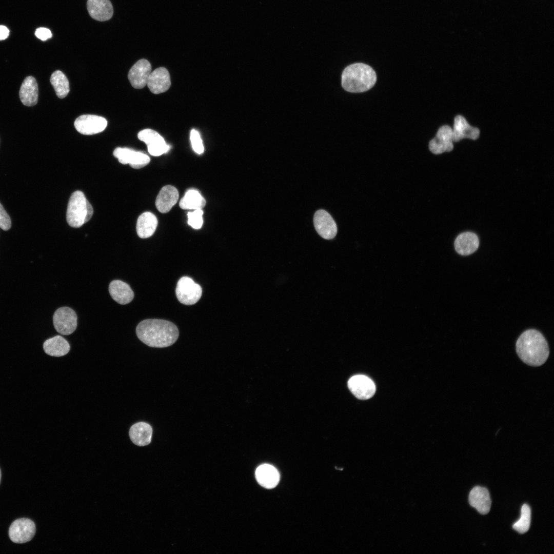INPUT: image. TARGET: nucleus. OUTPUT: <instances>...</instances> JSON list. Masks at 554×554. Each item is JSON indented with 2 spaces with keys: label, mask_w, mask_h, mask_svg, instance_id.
Segmentation results:
<instances>
[{
  "label": "nucleus",
  "mask_w": 554,
  "mask_h": 554,
  "mask_svg": "<svg viewBox=\"0 0 554 554\" xmlns=\"http://www.w3.org/2000/svg\"><path fill=\"white\" fill-rule=\"evenodd\" d=\"M157 225V220L154 214L150 212L143 213L137 220L136 232L138 236L142 239L150 237L155 232Z\"/></svg>",
  "instance_id": "393cba45"
},
{
  "label": "nucleus",
  "mask_w": 554,
  "mask_h": 554,
  "mask_svg": "<svg viewBox=\"0 0 554 554\" xmlns=\"http://www.w3.org/2000/svg\"><path fill=\"white\" fill-rule=\"evenodd\" d=\"M152 428L148 423L140 422L133 424L130 428L129 436L131 441L136 445L145 446L149 445L152 439Z\"/></svg>",
  "instance_id": "4be33fe9"
},
{
  "label": "nucleus",
  "mask_w": 554,
  "mask_h": 554,
  "mask_svg": "<svg viewBox=\"0 0 554 554\" xmlns=\"http://www.w3.org/2000/svg\"><path fill=\"white\" fill-rule=\"evenodd\" d=\"M137 137L147 145L149 153L153 156H160L167 152L170 148L164 138L152 129H145L140 131Z\"/></svg>",
  "instance_id": "1a4fd4ad"
},
{
  "label": "nucleus",
  "mask_w": 554,
  "mask_h": 554,
  "mask_svg": "<svg viewBox=\"0 0 554 554\" xmlns=\"http://www.w3.org/2000/svg\"><path fill=\"white\" fill-rule=\"evenodd\" d=\"M1 470H0V482H1Z\"/></svg>",
  "instance_id": "f704fd0d"
},
{
  "label": "nucleus",
  "mask_w": 554,
  "mask_h": 554,
  "mask_svg": "<svg viewBox=\"0 0 554 554\" xmlns=\"http://www.w3.org/2000/svg\"><path fill=\"white\" fill-rule=\"evenodd\" d=\"M35 34L36 36L42 41H46L52 36L50 30L46 28H39L36 29Z\"/></svg>",
  "instance_id": "473e14b6"
},
{
  "label": "nucleus",
  "mask_w": 554,
  "mask_h": 554,
  "mask_svg": "<svg viewBox=\"0 0 554 554\" xmlns=\"http://www.w3.org/2000/svg\"><path fill=\"white\" fill-rule=\"evenodd\" d=\"M179 205L183 209H202L206 205V200L198 191L191 189L186 193Z\"/></svg>",
  "instance_id": "bb28decb"
},
{
  "label": "nucleus",
  "mask_w": 554,
  "mask_h": 554,
  "mask_svg": "<svg viewBox=\"0 0 554 554\" xmlns=\"http://www.w3.org/2000/svg\"><path fill=\"white\" fill-rule=\"evenodd\" d=\"M377 81L374 70L363 63H354L346 67L342 74V86L347 91L360 93L371 89Z\"/></svg>",
  "instance_id": "7ed1b4c3"
},
{
  "label": "nucleus",
  "mask_w": 554,
  "mask_h": 554,
  "mask_svg": "<svg viewBox=\"0 0 554 554\" xmlns=\"http://www.w3.org/2000/svg\"><path fill=\"white\" fill-rule=\"evenodd\" d=\"M11 226V219L0 203V227L4 230H8Z\"/></svg>",
  "instance_id": "2f4dec72"
},
{
  "label": "nucleus",
  "mask_w": 554,
  "mask_h": 554,
  "mask_svg": "<svg viewBox=\"0 0 554 554\" xmlns=\"http://www.w3.org/2000/svg\"><path fill=\"white\" fill-rule=\"evenodd\" d=\"M190 141L192 148L196 153L201 154L204 152V146L202 139L199 132L194 129L191 131Z\"/></svg>",
  "instance_id": "7c9ffc66"
},
{
  "label": "nucleus",
  "mask_w": 554,
  "mask_h": 554,
  "mask_svg": "<svg viewBox=\"0 0 554 554\" xmlns=\"http://www.w3.org/2000/svg\"><path fill=\"white\" fill-rule=\"evenodd\" d=\"M452 130L453 142H459L465 138L476 140L480 136L479 129L470 126L466 120L460 115L455 117Z\"/></svg>",
  "instance_id": "dca6fc26"
},
{
  "label": "nucleus",
  "mask_w": 554,
  "mask_h": 554,
  "mask_svg": "<svg viewBox=\"0 0 554 554\" xmlns=\"http://www.w3.org/2000/svg\"><path fill=\"white\" fill-rule=\"evenodd\" d=\"M93 213V209L81 191L73 192L70 197L66 214L67 221L72 227L78 228L88 222Z\"/></svg>",
  "instance_id": "20e7f679"
},
{
  "label": "nucleus",
  "mask_w": 554,
  "mask_h": 554,
  "mask_svg": "<svg viewBox=\"0 0 554 554\" xmlns=\"http://www.w3.org/2000/svg\"><path fill=\"white\" fill-rule=\"evenodd\" d=\"M50 81L57 97L63 98L68 95L70 91L69 83L63 72L60 70L54 71Z\"/></svg>",
  "instance_id": "cd10ccee"
},
{
  "label": "nucleus",
  "mask_w": 554,
  "mask_h": 554,
  "mask_svg": "<svg viewBox=\"0 0 554 554\" xmlns=\"http://www.w3.org/2000/svg\"><path fill=\"white\" fill-rule=\"evenodd\" d=\"M516 351L524 363L532 366L543 364L549 354L545 338L541 332L532 329L526 330L519 337L516 342Z\"/></svg>",
  "instance_id": "f03ea898"
},
{
  "label": "nucleus",
  "mask_w": 554,
  "mask_h": 554,
  "mask_svg": "<svg viewBox=\"0 0 554 554\" xmlns=\"http://www.w3.org/2000/svg\"><path fill=\"white\" fill-rule=\"evenodd\" d=\"M138 338L151 347L164 348L173 344L179 332L172 322L161 319H147L141 322L136 328Z\"/></svg>",
  "instance_id": "f257e3e1"
},
{
  "label": "nucleus",
  "mask_w": 554,
  "mask_h": 554,
  "mask_svg": "<svg viewBox=\"0 0 554 554\" xmlns=\"http://www.w3.org/2000/svg\"><path fill=\"white\" fill-rule=\"evenodd\" d=\"M109 292L112 298L121 305L128 304L134 298V293L129 285L121 280L111 282Z\"/></svg>",
  "instance_id": "5701e85b"
},
{
  "label": "nucleus",
  "mask_w": 554,
  "mask_h": 554,
  "mask_svg": "<svg viewBox=\"0 0 554 554\" xmlns=\"http://www.w3.org/2000/svg\"><path fill=\"white\" fill-rule=\"evenodd\" d=\"M87 7L90 16L96 21L109 20L113 15V6L109 0H88Z\"/></svg>",
  "instance_id": "6ab92c4d"
},
{
  "label": "nucleus",
  "mask_w": 554,
  "mask_h": 554,
  "mask_svg": "<svg viewBox=\"0 0 554 554\" xmlns=\"http://www.w3.org/2000/svg\"><path fill=\"white\" fill-rule=\"evenodd\" d=\"M313 223L316 232L323 238L331 240L336 235L337 224L326 211L323 209L316 211L313 216Z\"/></svg>",
  "instance_id": "9b49d317"
},
{
  "label": "nucleus",
  "mask_w": 554,
  "mask_h": 554,
  "mask_svg": "<svg viewBox=\"0 0 554 554\" xmlns=\"http://www.w3.org/2000/svg\"><path fill=\"white\" fill-rule=\"evenodd\" d=\"M19 97L22 103L27 106L35 105L38 100V86L36 80L31 76L24 80L19 90Z\"/></svg>",
  "instance_id": "b1692460"
},
{
  "label": "nucleus",
  "mask_w": 554,
  "mask_h": 554,
  "mask_svg": "<svg viewBox=\"0 0 554 554\" xmlns=\"http://www.w3.org/2000/svg\"><path fill=\"white\" fill-rule=\"evenodd\" d=\"M107 125V121L104 117L92 114L82 115L74 122L76 130L85 135H92L101 132L105 129Z\"/></svg>",
  "instance_id": "6e6552de"
},
{
  "label": "nucleus",
  "mask_w": 554,
  "mask_h": 554,
  "mask_svg": "<svg viewBox=\"0 0 554 554\" xmlns=\"http://www.w3.org/2000/svg\"><path fill=\"white\" fill-rule=\"evenodd\" d=\"M429 149L434 154L451 151L453 149L451 128L448 125L441 127L436 136L430 141Z\"/></svg>",
  "instance_id": "ddd939ff"
},
{
  "label": "nucleus",
  "mask_w": 554,
  "mask_h": 554,
  "mask_svg": "<svg viewBox=\"0 0 554 554\" xmlns=\"http://www.w3.org/2000/svg\"><path fill=\"white\" fill-rule=\"evenodd\" d=\"M203 212L201 209H196L193 212H188V224L194 229L201 228L203 224Z\"/></svg>",
  "instance_id": "c756f323"
},
{
  "label": "nucleus",
  "mask_w": 554,
  "mask_h": 554,
  "mask_svg": "<svg viewBox=\"0 0 554 554\" xmlns=\"http://www.w3.org/2000/svg\"><path fill=\"white\" fill-rule=\"evenodd\" d=\"M36 531L34 522L27 518H21L15 520L11 524L9 529V536L11 540L15 543H24L30 541Z\"/></svg>",
  "instance_id": "0eeeda50"
},
{
  "label": "nucleus",
  "mask_w": 554,
  "mask_h": 554,
  "mask_svg": "<svg viewBox=\"0 0 554 554\" xmlns=\"http://www.w3.org/2000/svg\"><path fill=\"white\" fill-rule=\"evenodd\" d=\"M454 246L458 253L462 255H468L474 253L478 249L479 239L478 236L472 232H464L457 236Z\"/></svg>",
  "instance_id": "a211bd4d"
},
{
  "label": "nucleus",
  "mask_w": 554,
  "mask_h": 554,
  "mask_svg": "<svg viewBox=\"0 0 554 554\" xmlns=\"http://www.w3.org/2000/svg\"><path fill=\"white\" fill-rule=\"evenodd\" d=\"M151 72V66L149 61L141 59L131 68L128 72V78L133 88L142 89L147 85Z\"/></svg>",
  "instance_id": "4468645a"
},
{
  "label": "nucleus",
  "mask_w": 554,
  "mask_h": 554,
  "mask_svg": "<svg viewBox=\"0 0 554 554\" xmlns=\"http://www.w3.org/2000/svg\"><path fill=\"white\" fill-rule=\"evenodd\" d=\"M70 348L69 343L61 335L50 338L43 344V349L45 353L53 357L66 355L69 351Z\"/></svg>",
  "instance_id": "a878e982"
},
{
  "label": "nucleus",
  "mask_w": 554,
  "mask_h": 554,
  "mask_svg": "<svg viewBox=\"0 0 554 554\" xmlns=\"http://www.w3.org/2000/svg\"><path fill=\"white\" fill-rule=\"evenodd\" d=\"M9 31L8 29L4 26H0V40H3L6 38L9 35Z\"/></svg>",
  "instance_id": "72a5a7b5"
},
{
  "label": "nucleus",
  "mask_w": 554,
  "mask_h": 554,
  "mask_svg": "<svg viewBox=\"0 0 554 554\" xmlns=\"http://www.w3.org/2000/svg\"><path fill=\"white\" fill-rule=\"evenodd\" d=\"M530 519V508L527 504H524L521 508L520 518L513 524L512 527L520 533H525L529 529Z\"/></svg>",
  "instance_id": "c85d7f7f"
},
{
  "label": "nucleus",
  "mask_w": 554,
  "mask_h": 554,
  "mask_svg": "<svg viewBox=\"0 0 554 554\" xmlns=\"http://www.w3.org/2000/svg\"><path fill=\"white\" fill-rule=\"evenodd\" d=\"M468 500L470 505L481 514L486 515L489 512L491 501L487 488L474 487L469 493Z\"/></svg>",
  "instance_id": "f3484780"
},
{
  "label": "nucleus",
  "mask_w": 554,
  "mask_h": 554,
  "mask_svg": "<svg viewBox=\"0 0 554 554\" xmlns=\"http://www.w3.org/2000/svg\"><path fill=\"white\" fill-rule=\"evenodd\" d=\"M179 199L177 189L171 186L163 187L159 192L155 201V206L161 213H167L176 203Z\"/></svg>",
  "instance_id": "aec40b11"
},
{
  "label": "nucleus",
  "mask_w": 554,
  "mask_h": 554,
  "mask_svg": "<svg viewBox=\"0 0 554 554\" xmlns=\"http://www.w3.org/2000/svg\"><path fill=\"white\" fill-rule=\"evenodd\" d=\"M113 154L120 163L129 164L135 169L146 166L150 161V157L145 153L128 148L117 147L114 149Z\"/></svg>",
  "instance_id": "9d476101"
},
{
  "label": "nucleus",
  "mask_w": 554,
  "mask_h": 554,
  "mask_svg": "<svg viewBox=\"0 0 554 554\" xmlns=\"http://www.w3.org/2000/svg\"><path fill=\"white\" fill-rule=\"evenodd\" d=\"M255 478L258 482L266 488H273L279 482L280 474L273 466L264 464L259 466L255 470Z\"/></svg>",
  "instance_id": "412c9836"
},
{
  "label": "nucleus",
  "mask_w": 554,
  "mask_h": 554,
  "mask_svg": "<svg viewBox=\"0 0 554 554\" xmlns=\"http://www.w3.org/2000/svg\"><path fill=\"white\" fill-rule=\"evenodd\" d=\"M348 386L354 396L360 400L369 399L375 392L373 382L364 375L352 377L348 382Z\"/></svg>",
  "instance_id": "f8f14e48"
},
{
  "label": "nucleus",
  "mask_w": 554,
  "mask_h": 554,
  "mask_svg": "<svg viewBox=\"0 0 554 554\" xmlns=\"http://www.w3.org/2000/svg\"><path fill=\"white\" fill-rule=\"evenodd\" d=\"M77 315L71 308L63 307L57 309L53 316V323L55 330L63 335H69L77 327Z\"/></svg>",
  "instance_id": "423d86ee"
},
{
  "label": "nucleus",
  "mask_w": 554,
  "mask_h": 554,
  "mask_svg": "<svg viewBox=\"0 0 554 554\" xmlns=\"http://www.w3.org/2000/svg\"><path fill=\"white\" fill-rule=\"evenodd\" d=\"M175 293L180 302L184 305H191L195 304L200 299L202 289L191 278L183 276L177 282Z\"/></svg>",
  "instance_id": "39448f33"
},
{
  "label": "nucleus",
  "mask_w": 554,
  "mask_h": 554,
  "mask_svg": "<svg viewBox=\"0 0 554 554\" xmlns=\"http://www.w3.org/2000/svg\"><path fill=\"white\" fill-rule=\"evenodd\" d=\"M147 85L150 91L154 94L166 92L171 86L170 74L167 69L161 67L152 71Z\"/></svg>",
  "instance_id": "2eb2a0df"
}]
</instances>
